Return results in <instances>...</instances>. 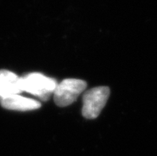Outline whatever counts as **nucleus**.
<instances>
[{
	"mask_svg": "<svg viewBox=\"0 0 157 156\" xmlns=\"http://www.w3.org/2000/svg\"><path fill=\"white\" fill-rule=\"evenodd\" d=\"M18 85L22 92L33 94L46 101L54 93L58 84L54 78L47 77L41 73H33L19 77Z\"/></svg>",
	"mask_w": 157,
	"mask_h": 156,
	"instance_id": "obj_1",
	"label": "nucleus"
},
{
	"mask_svg": "<svg viewBox=\"0 0 157 156\" xmlns=\"http://www.w3.org/2000/svg\"><path fill=\"white\" fill-rule=\"evenodd\" d=\"M109 94V89L105 86L94 88L86 92L83 97V116L89 120L97 118L105 106Z\"/></svg>",
	"mask_w": 157,
	"mask_h": 156,
	"instance_id": "obj_2",
	"label": "nucleus"
},
{
	"mask_svg": "<svg viewBox=\"0 0 157 156\" xmlns=\"http://www.w3.org/2000/svg\"><path fill=\"white\" fill-rule=\"evenodd\" d=\"M0 104L4 108L15 111L35 110L41 107L39 101L21 97L18 94L0 97Z\"/></svg>",
	"mask_w": 157,
	"mask_h": 156,
	"instance_id": "obj_4",
	"label": "nucleus"
},
{
	"mask_svg": "<svg viewBox=\"0 0 157 156\" xmlns=\"http://www.w3.org/2000/svg\"><path fill=\"white\" fill-rule=\"evenodd\" d=\"M87 87L86 81L79 79H66L58 84L54 92V102L58 107L73 104Z\"/></svg>",
	"mask_w": 157,
	"mask_h": 156,
	"instance_id": "obj_3",
	"label": "nucleus"
},
{
	"mask_svg": "<svg viewBox=\"0 0 157 156\" xmlns=\"http://www.w3.org/2000/svg\"><path fill=\"white\" fill-rule=\"evenodd\" d=\"M19 77L12 72L0 70V97L22 93L18 85Z\"/></svg>",
	"mask_w": 157,
	"mask_h": 156,
	"instance_id": "obj_5",
	"label": "nucleus"
}]
</instances>
